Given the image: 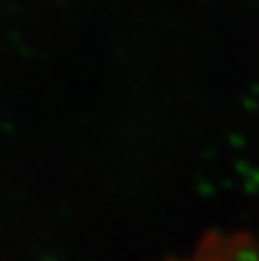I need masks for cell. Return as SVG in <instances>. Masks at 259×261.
<instances>
[{
	"label": "cell",
	"mask_w": 259,
	"mask_h": 261,
	"mask_svg": "<svg viewBox=\"0 0 259 261\" xmlns=\"http://www.w3.org/2000/svg\"><path fill=\"white\" fill-rule=\"evenodd\" d=\"M167 261H259V243L247 232H206L188 257Z\"/></svg>",
	"instance_id": "obj_1"
}]
</instances>
